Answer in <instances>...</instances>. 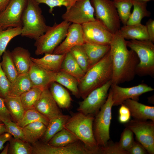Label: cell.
I'll list each match as a JSON object with an SVG mask.
<instances>
[{
  "label": "cell",
  "mask_w": 154,
  "mask_h": 154,
  "mask_svg": "<svg viewBox=\"0 0 154 154\" xmlns=\"http://www.w3.org/2000/svg\"><path fill=\"white\" fill-rule=\"evenodd\" d=\"M5 126L7 132L13 136L14 138L26 141L23 128L12 121L3 123Z\"/></svg>",
  "instance_id": "cell-42"
},
{
  "label": "cell",
  "mask_w": 154,
  "mask_h": 154,
  "mask_svg": "<svg viewBox=\"0 0 154 154\" xmlns=\"http://www.w3.org/2000/svg\"><path fill=\"white\" fill-rule=\"evenodd\" d=\"M64 41L54 49L53 54H66L73 47L82 45L84 43L82 25L74 23L69 26Z\"/></svg>",
  "instance_id": "cell-16"
},
{
  "label": "cell",
  "mask_w": 154,
  "mask_h": 154,
  "mask_svg": "<svg viewBox=\"0 0 154 154\" xmlns=\"http://www.w3.org/2000/svg\"><path fill=\"white\" fill-rule=\"evenodd\" d=\"M78 141L74 135L64 128L55 134L47 143L54 147H63Z\"/></svg>",
  "instance_id": "cell-33"
},
{
  "label": "cell",
  "mask_w": 154,
  "mask_h": 154,
  "mask_svg": "<svg viewBox=\"0 0 154 154\" xmlns=\"http://www.w3.org/2000/svg\"><path fill=\"white\" fill-rule=\"evenodd\" d=\"M136 1H139L141 2H146L147 3V2L151 0H135Z\"/></svg>",
  "instance_id": "cell-53"
},
{
  "label": "cell",
  "mask_w": 154,
  "mask_h": 154,
  "mask_svg": "<svg viewBox=\"0 0 154 154\" xmlns=\"http://www.w3.org/2000/svg\"><path fill=\"white\" fill-rule=\"evenodd\" d=\"M27 0H11L0 13V28L22 27V17Z\"/></svg>",
  "instance_id": "cell-14"
},
{
  "label": "cell",
  "mask_w": 154,
  "mask_h": 154,
  "mask_svg": "<svg viewBox=\"0 0 154 154\" xmlns=\"http://www.w3.org/2000/svg\"><path fill=\"white\" fill-rule=\"evenodd\" d=\"M0 120L3 123L12 121V117L5 105L4 99L0 97Z\"/></svg>",
  "instance_id": "cell-46"
},
{
  "label": "cell",
  "mask_w": 154,
  "mask_h": 154,
  "mask_svg": "<svg viewBox=\"0 0 154 154\" xmlns=\"http://www.w3.org/2000/svg\"><path fill=\"white\" fill-rule=\"evenodd\" d=\"M44 89L40 87L33 86L20 96L25 111L34 109L35 105Z\"/></svg>",
  "instance_id": "cell-34"
},
{
  "label": "cell",
  "mask_w": 154,
  "mask_h": 154,
  "mask_svg": "<svg viewBox=\"0 0 154 154\" xmlns=\"http://www.w3.org/2000/svg\"><path fill=\"white\" fill-rule=\"evenodd\" d=\"M11 0H0V13L7 7Z\"/></svg>",
  "instance_id": "cell-50"
},
{
  "label": "cell",
  "mask_w": 154,
  "mask_h": 154,
  "mask_svg": "<svg viewBox=\"0 0 154 154\" xmlns=\"http://www.w3.org/2000/svg\"><path fill=\"white\" fill-rule=\"evenodd\" d=\"M39 5L34 0H27L22 17L21 36L36 40L47 29L48 26Z\"/></svg>",
  "instance_id": "cell-4"
},
{
  "label": "cell",
  "mask_w": 154,
  "mask_h": 154,
  "mask_svg": "<svg viewBox=\"0 0 154 154\" xmlns=\"http://www.w3.org/2000/svg\"><path fill=\"white\" fill-rule=\"evenodd\" d=\"M34 109L49 119L63 114L54 99L49 87L43 90L39 99L35 105Z\"/></svg>",
  "instance_id": "cell-17"
},
{
  "label": "cell",
  "mask_w": 154,
  "mask_h": 154,
  "mask_svg": "<svg viewBox=\"0 0 154 154\" xmlns=\"http://www.w3.org/2000/svg\"><path fill=\"white\" fill-rule=\"evenodd\" d=\"M120 21L123 25L126 24L130 16L133 0H114L113 1Z\"/></svg>",
  "instance_id": "cell-37"
},
{
  "label": "cell",
  "mask_w": 154,
  "mask_h": 154,
  "mask_svg": "<svg viewBox=\"0 0 154 154\" xmlns=\"http://www.w3.org/2000/svg\"><path fill=\"white\" fill-rule=\"evenodd\" d=\"M100 154H129L127 151L123 150L118 142L113 143L109 141L105 147H100Z\"/></svg>",
  "instance_id": "cell-44"
},
{
  "label": "cell",
  "mask_w": 154,
  "mask_h": 154,
  "mask_svg": "<svg viewBox=\"0 0 154 154\" xmlns=\"http://www.w3.org/2000/svg\"><path fill=\"white\" fill-rule=\"evenodd\" d=\"M11 52L13 61L19 74L28 73L32 62L29 50L19 46Z\"/></svg>",
  "instance_id": "cell-22"
},
{
  "label": "cell",
  "mask_w": 154,
  "mask_h": 154,
  "mask_svg": "<svg viewBox=\"0 0 154 154\" xmlns=\"http://www.w3.org/2000/svg\"><path fill=\"white\" fill-rule=\"evenodd\" d=\"M94 9L96 19L115 34L120 28V21L117 9L111 0H90Z\"/></svg>",
  "instance_id": "cell-8"
},
{
  "label": "cell",
  "mask_w": 154,
  "mask_h": 154,
  "mask_svg": "<svg viewBox=\"0 0 154 154\" xmlns=\"http://www.w3.org/2000/svg\"><path fill=\"white\" fill-rule=\"evenodd\" d=\"M33 86L28 73L20 74L11 83L8 96H20Z\"/></svg>",
  "instance_id": "cell-30"
},
{
  "label": "cell",
  "mask_w": 154,
  "mask_h": 154,
  "mask_svg": "<svg viewBox=\"0 0 154 154\" xmlns=\"http://www.w3.org/2000/svg\"><path fill=\"white\" fill-rule=\"evenodd\" d=\"M7 132V130L5 124L3 122L0 123V135Z\"/></svg>",
  "instance_id": "cell-51"
},
{
  "label": "cell",
  "mask_w": 154,
  "mask_h": 154,
  "mask_svg": "<svg viewBox=\"0 0 154 154\" xmlns=\"http://www.w3.org/2000/svg\"><path fill=\"white\" fill-rule=\"evenodd\" d=\"M1 122H1V121L0 120V123H1Z\"/></svg>",
  "instance_id": "cell-54"
},
{
  "label": "cell",
  "mask_w": 154,
  "mask_h": 154,
  "mask_svg": "<svg viewBox=\"0 0 154 154\" xmlns=\"http://www.w3.org/2000/svg\"><path fill=\"white\" fill-rule=\"evenodd\" d=\"M65 55L46 53L43 57L40 58L31 57V60L33 62L43 68L57 72L61 70Z\"/></svg>",
  "instance_id": "cell-20"
},
{
  "label": "cell",
  "mask_w": 154,
  "mask_h": 154,
  "mask_svg": "<svg viewBox=\"0 0 154 154\" xmlns=\"http://www.w3.org/2000/svg\"><path fill=\"white\" fill-rule=\"evenodd\" d=\"M71 23L64 20L48 26L44 33L36 40L35 54L37 55L46 53L52 54L55 48L66 37Z\"/></svg>",
  "instance_id": "cell-5"
},
{
  "label": "cell",
  "mask_w": 154,
  "mask_h": 154,
  "mask_svg": "<svg viewBox=\"0 0 154 154\" xmlns=\"http://www.w3.org/2000/svg\"><path fill=\"white\" fill-rule=\"evenodd\" d=\"M56 73L43 68L32 61L28 72L33 86L43 89L49 87L51 83L54 82Z\"/></svg>",
  "instance_id": "cell-18"
},
{
  "label": "cell",
  "mask_w": 154,
  "mask_h": 154,
  "mask_svg": "<svg viewBox=\"0 0 154 154\" xmlns=\"http://www.w3.org/2000/svg\"><path fill=\"white\" fill-rule=\"evenodd\" d=\"M147 3L133 0V9L126 25H131L140 23L143 18L150 16V12L147 9Z\"/></svg>",
  "instance_id": "cell-32"
},
{
  "label": "cell",
  "mask_w": 154,
  "mask_h": 154,
  "mask_svg": "<svg viewBox=\"0 0 154 154\" xmlns=\"http://www.w3.org/2000/svg\"><path fill=\"white\" fill-rule=\"evenodd\" d=\"M94 13L90 0H77L61 17L64 20L71 23L82 25L96 20Z\"/></svg>",
  "instance_id": "cell-11"
},
{
  "label": "cell",
  "mask_w": 154,
  "mask_h": 154,
  "mask_svg": "<svg viewBox=\"0 0 154 154\" xmlns=\"http://www.w3.org/2000/svg\"><path fill=\"white\" fill-rule=\"evenodd\" d=\"M0 64L2 70L8 79L13 83L19 75L13 61L11 52L6 50L2 56Z\"/></svg>",
  "instance_id": "cell-31"
},
{
  "label": "cell",
  "mask_w": 154,
  "mask_h": 154,
  "mask_svg": "<svg viewBox=\"0 0 154 154\" xmlns=\"http://www.w3.org/2000/svg\"><path fill=\"white\" fill-rule=\"evenodd\" d=\"M122 104L129 108L134 119L143 121L149 119L154 122L153 106L146 105L131 99L126 100Z\"/></svg>",
  "instance_id": "cell-19"
},
{
  "label": "cell",
  "mask_w": 154,
  "mask_h": 154,
  "mask_svg": "<svg viewBox=\"0 0 154 154\" xmlns=\"http://www.w3.org/2000/svg\"><path fill=\"white\" fill-rule=\"evenodd\" d=\"M70 117L69 115L62 114L49 119L45 132L41 138L42 142L47 143L55 134L63 129Z\"/></svg>",
  "instance_id": "cell-26"
},
{
  "label": "cell",
  "mask_w": 154,
  "mask_h": 154,
  "mask_svg": "<svg viewBox=\"0 0 154 154\" xmlns=\"http://www.w3.org/2000/svg\"><path fill=\"white\" fill-rule=\"evenodd\" d=\"M146 26L149 38V40L154 42V20L150 19L146 23Z\"/></svg>",
  "instance_id": "cell-48"
},
{
  "label": "cell",
  "mask_w": 154,
  "mask_h": 154,
  "mask_svg": "<svg viewBox=\"0 0 154 154\" xmlns=\"http://www.w3.org/2000/svg\"><path fill=\"white\" fill-rule=\"evenodd\" d=\"M6 107L12 120L17 124L22 119L25 112L20 96H8L4 99Z\"/></svg>",
  "instance_id": "cell-25"
},
{
  "label": "cell",
  "mask_w": 154,
  "mask_h": 154,
  "mask_svg": "<svg viewBox=\"0 0 154 154\" xmlns=\"http://www.w3.org/2000/svg\"><path fill=\"white\" fill-rule=\"evenodd\" d=\"M119 111L118 120L121 123L125 124L130 120L131 115L129 108L125 105L121 104Z\"/></svg>",
  "instance_id": "cell-45"
},
{
  "label": "cell",
  "mask_w": 154,
  "mask_h": 154,
  "mask_svg": "<svg viewBox=\"0 0 154 154\" xmlns=\"http://www.w3.org/2000/svg\"><path fill=\"white\" fill-rule=\"evenodd\" d=\"M70 52L77 62L86 73L88 69V59L82 46L78 45L73 47Z\"/></svg>",
  "instance_id": "cell-39"
},
{
  "label": "cell",
  "mask_w": 154,
  "mask_h": 154,
  "mask_svg": "<svg viewBox=\"0 0 154 154\" xmlns=\"http://www.w3.org/2000/svg\"><path fill=\"white\" fill-rule=\"evenodd\" d=\"M85 42L110 45L114 34L110 31L102 23L96 20L82 25Z\"/></svg>",
  "instance_id": "cell-13"
},
{
  "label": "cell",
  "mask_w": 154,
  "mask_h": 154,
  "mask_svg": "<svg viewBox=\"0 0 154 154\" xmlns=\"http://www.w3.org/2000/svg\"><path fill=\"white\" fill-rule=\"evenodd\" d=\"M11 83L3 71L0 62V97L4 99L9 95Z\"/></svg>",
  "instance_id": "cell-43"
},
{
  "label": "cell",
  "mask_w": 154,
  "mask_h": 154,
  "mask_svg": "<svg viewBox=\"0 0 154 154\" xmlns=\"http://www.w3.org/2000/svg\"><path fill=\"white\" fill-rule=\"evenodd\" d=\"M88 59V69L99 62L110 49V45L85 42L82 45Z\"/></svg>",
  "instance_id": "cell-21"
},
{
  "label": "cell",
  "mask_w": 154,
  "mask_h": 154,
  "mask_svg": "<svg viewBox=\"0 0 154 154\" xmlns=\"http://www.w3.org/2000/svg\"><path fill=\"white\" fill-rule=\"evenodd\" d=\"M110 45L112 64V84L119 85L131 81L136 74L139 62L137 54L128 49L127 41L119 31L114 34Z\"/></svg>",
  "instance_id": "cell-1"
},
{
  "label": "cell",
  "mask_w": 154,
  "mask_h": 154,
  "mask_svg": "<svg viewBox=\"0 0 154 154\" xmlns=\"http://www.w3.org/2000/svg\"><path fill=\"white\" fill-rule=\"evenodd\" d=\"M119 31L125 39L149 40L146 27L141 23L124 25L120 27Z\"/></svg>",
  "instance_id": "cell-23"
},
{
  "label": "cell",
  "mask_w": 154,
  "mask_h": 154,
  "mask_svg": "<svg viewBox=\"0 0 154 154\" xmlns=\"http://www.w3.org/2000/svg\"><path fill=\"white\" fill-rule=\"evenodd\" d=\"M46 126L42 122L37 121L29 123L23 127L27 141L32 144L37 141L43 136Z\"/></svg>",
  "instance_id": "cell-28"
},
{
  "label": "cell",
  "mask_w": 154,
  "mask_h": 154,
  "mask_svg": "<svg viewBox=\"0 0 154 154\" xmlns=\"http://www.w3.org/2000/svg\"><path fill=\"white\" fill-rule=\"evenodd\" d=\"M49 119L35 109H29L25 111L23 117L17 124L23 128L27 125L34 122H42L46 126Z\"/></svg>",
  "instance_id": "cell-38"
},
{
  "label": "cell",
  "mask_w": 154,
  "mask_h": 154,
  "mask_svg": "<svg viewBox=\"0 0 154 154\" xmlns=\"http://www.w3.org/2000/svg\"><path fill=\"white\" fill-rule=\"evenodd\" d=\"M110 50L99 62L87 70L79 83L80 96L83 99L93 90L111 80L112 64Z\"/></svg>",
  "instance_id": "cell-2"
},
{
  "label": "cell",
  "mask_w": 154,
  "mask_h": 154,
  "mask_svg": "<svg viewBox=\"0 0 154 154\" xmlns=\"http://www.w3.org/2000/svg\"><path fill=\"white\" fill-rule=\"evenodd\" d=\"M50 92L60 108L68 109L70 107L72 99L68 92L64 87L56 82L49 85Z\"/></svg>",
  "instance_id": "cell-24"
},
{
  "label": "cell",
  "mask_w": 154,
  "mask_h": 154,
  "mask_svg": "<svg viewBox=\"0 0 154 154\" xmlns=\"http://www.w3.org/2000/svg\"><path fill=\"white\" fill-rule=\"evenodd\" d=\"M12 136L11 135L7 132L0 135V150L3 148L5 143L10 140Z\"/></svg>",
  "instance_id": "cell-49"
},
{
  "label": "cell",
  "mask_w": 154,
  "mask_h": 154,
  "mask_svg": "<svg viewBox=\"0 0 154 154\" xmlns=\"http://www.w3.org/2000/svg\"><path fill=\"white\" fill-rule=\"evenodd\" d=\"M38 4L43 3L49 7V12L52 13L53 8L56 7H65L68 9L77 0H34Z\"/></svg>",
  "instance_id": "cell-40"
},
{
  "label": "cell",
  "mask_w": 154,
  "mask_h": 154,
  "mask_svg": "<svg viewBox=\"0 0 154 154\" xmlns=\"http://www.w3.org/2000/svg\"><path fill=\"white\" fill-rule=\"evenodd\" d=\"M54 82L66 87L77 98L80 97L78 88L79 82L72 75L60 70L56 73Z\"/></svg>",
  "instance_id": "cell-29"
},
{
  "label": "cell",
  "mask_w": 154,
  "mask_h": 154,
  "mask_svg": "<svg viewBox=\"0 0 154 154\" xmlns=\"http://www.w3.org/2000/svg\"><path fill=\"white\" fill-rule=\"evenodd\" d=\"M32 144L33 154H96L80 140L63 147L53 146L42 142Z\"/></svg>",
  "instance_id": "cell-12"
},
{
  "label": "cell",
  "mask_w": 154,
  "mask_h": 154,
  "mask_svg": "<svg viewBox=\"0 0 154 154\" xmlns=\"http://www.w3.org/2000/svg\"><path fill=\"white\" fill-rule=\"evenodd\" d=\"M133 133L129 129L125 127L121 135L118 142L120 147L127 151L130 148L134 141Z\"/></svg>",
  "instance_id": "cell-41"
},
{
  "label": "cell",
  "mask_w": 154,
  "mask_h": 154,
  "mask_svg": "<svg viewBox=\"0 0 154 154\" xmlns=\"http://www.w3.org/2000/svg\"><path fill=\"white\" fill-rule=\"evenodd\" d=\"M129 154H146L148 153L144 147L137 141H134L127 150Z\"/></svg>",
  "instance_id": "cell-47"
},
{
  "label": "cell",
  "mask_w": 154,
  "mask_h": 154,
  "mask_svg": "<svg viewBox=\"0 0 154 154\" xmlns=\"http://www.w3.org/2000/svg\"><path fill=\"white\" fill-rule=\"evenodd\" d=\"M110 88L112 91L113 106L121 105L124 101L129 99L138 101L141 95L154 90L153 88L143 83L127 88L112 84Z\"/></svg>",
  "instance_id": "cell-15"
},
{
  "label": "cell",
  "mask_w": 154,
  "mask_h": 154,
  "mask_svg": "<svg viewBox=\"0 0 154 154\" xmlns=\"http://www.w3.org/2000/svg\"><path fill=\"white\" fill-rule=\"evenodd\" d=\"M22 27L9 28L5 29L0 28V60L9 42L21 35Z\"/></svg>",
  "instance_id": "cell-35"
},
{
  "label": "cell",
  "mask_w": 154,
  "mask_h": 154,
  "mask_svg": "<svg viewBox=\"0 0 154 154\" xmlns=\"http://www.w3.org/2000/svg\"><path fill=\"white\" fill-rule=\"evenodd\" d=\"M149 154H154V122L133 119L124 124Z\"/></svg>",
  "instance_id": "cell-10"
},
{
  "label": "cell",
  "mask_w": 154,
  "mask_h": 154,
  "mask_svg": "<svg viewBox=\"0 0 154 154\" xmlns=\"http://www.w3.org/2000/svg\"><path fill=\"white\" fill-rule=\"evenodd\" d=\"M9 141L8 154H32V147L28 142L12 137Z\"/></svg>",
  "instance_id": "cell-36"
},
{
  "label": "cell",
  "mask_w": 154,
  "mask_h": 154,
  "mask_svg": "<svg viewBox=\"0 0 154 154\" xmlns=\"http://www.w3.org/2000/svg\"><path fill=\"white\" fill-rule=\"evenodd\" d=\"M111 84L110 80L91 92L83 100L79 102L77 111L86 115L95 116L106 102Z\"/></svg>",
  "instance_id": "cell-9"
},
{
  "label": "cell",
  "mask_w": 154,
  "mask_h": 154,
  "mask_svg": "<svg viewBox=\"0 0 154 154\" xmlns=\"http://www.w3.org/2000/svg\"><path fill=\"white\" fill-rule=\"evenodd\" d=\"M9 147V143H7L6 146L4 148L3 150L1 153V154H8Z\"/></svg>",
  "instance_id": "cell-52"
},
{
  "label": "cell",
  "mask_w": 154,
  "mask_h": 154,
  "mask_svg": "<svg viewBox=\"0 0 154 154\" xmlns=\"http://www.w3.org/2000/svg\"><path fill=\"white\" fill-rule=\"evenodd\" d=\"M94 116L78 112L72 114L65 124L64 128L71 132L89 149L100 154L94 135L93 124Z\"/></svg>",
  "instance_id": "cell-3"
},
{
  "label": "cell",
  "mask_w": 154,
  "mask_h": 154,
  "mask_svg": "<svg viewBox=\"0 0 154 154\" xmlns=\"http://www.w3.org/2000/svg\"><path fill=\"white\" fill-rule=\"evenodd\" d=\"M106 102L94 116L93 124L94 135L98 146H106L110 139V130L113 106L110 88Z\"/></svg>",
  "instance_id": "cell-7"
},
{
  "label": "cell",
  "mask_w": 154,
  "mask_h": 154,
  "mask_svg": "<svg viewBox=\"0 0 154 154\" xmlns=\"http://www.w3.org/2000/svg\"><path fill=\"white\" fill-rule=\"evenodd\" d=\"M149 40L127 41V46L137 54L139 62L136 74L140 76L154 75V45Z\"/></svg>",
  "instance_id": "cell-6"
},
{
  "label": "cell",
  "mask_w": 154,
  "mask_h": 154,
  "mask_svg": "<svg viewBox=\"0 0 154 154\" xmlns=\"http://www.w3.org/2000/svg\"><path fill=\"white\" fill-rule=\"evenodd\" d=\"M60 70L75 77L78 80L79 84L86 73L77 62L70 52L66 54Z\"/></svg>",
  "instance_id": "cell-27"
}]
</instances>
